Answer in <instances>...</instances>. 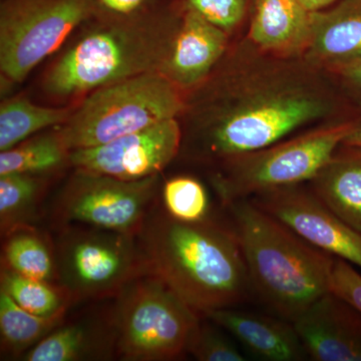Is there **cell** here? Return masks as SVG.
<instances>
[{
	"label": "cell",
	"instance_id": "obj_1",
	"mask_svg": "<svg viewBox=\"0 0 361 361\" xmlns=\"http://www.w3.org/2000/svg\"><path fill=\"white\" fill-rule=\"evenodd\" d=\"M137 238L151 272L199 314L234 307L253 292L232 226L180 222L152 210Z\"/></svg>",
	"mask_w": 361,
	"mask_h": 361
},
{
	"label": "cell",
	"instance_id": "obj_2",
	"mask_svg": "<svg viewBox=\"0 0 361 361\" xmlns=\"http://www.w3.org/2000/svg\"><path fill=\"white\" fill-rule=\"evenodd\" d=\"M226 208L243 251L252 290L280 318L293 323L329 291L336 257L248 199Z\"/></svg>",
	"mask_w": 361,
	"mask_h": 361
},
{
	"label": "cell",
	"instance_id": "obj_3",
	"mask_svg": "<svg viewBox=\"0 0 361 361\" xmlns=\"http://www.w3.org/2000/svg\"><path fill=\"white\" fill-rule=\"evenodd\" d=\"M176 30L142 21L97 26L82 35L54 63L45 78V90L54 96H75L160 73Z\"/></svg>",
	"mask_w": 361,
	"mask_h": 361
},
{
	"label": "cell",
	"instance_id": "obj_4",
	"mask_svg": "<svg viewBox=\"0 0 361 361\" xmlns=\"http://www.w3.org/2000/svg\"><path fill=\"white\" fill-rule=\"evenodd\" d=\"M182 109L178 87L157 71L92 90L58 133L70 152L92 148L175 118Z\"/></svg>",
	"mask_w": 361,
	"mask_h": 361
},
{
	"label": "cell",
	"instance_id": "obj_5",
	"mask_svg": "<svg viewBox=\"0 0 361 361\" xmlns=\"http://www.w3.org/2000/svg\"><path fill=\"white\" fill-rule=\"evenodd\" d=\"M198 313L153 273L118 293L111 317L115 348L123 360H174L188 353Z\"/></svg>",
	"mask_w": 361,
	"mask_h": 361
},
{
	"label": "cell",
	"instance_id": "obj_6",
	"mask_svg": "<svg viewBox=\"0 0 361 361\" xmlns=\"http://www.w3.org/2000/svg\"><path fill=\"white\" fill-rule=\"evenodd\" d=\"M56 245L59 285L71 300L118 294L137 277L152 273L137 236L68 225Z\"/></svg>",
	"mask_w": 361,
	"mask_h": 361
},
{
	"label": "cell",
	"instance_id": "obj_7",
	"mask_svg": "<svg viewBox=\"0 0 361 361\" xmlns=\"http://www.w3.org/2000/svg\"><path fill=\"white\" fill-rule=\"evenodd\" d=\"M353 123L318 130L278 146L228 160V172L216 180L223 205L249 196L312 180L357 128Z\"/></svg>",
	"mask_w": 361,
	"mask_h": 361
},
{
	"label": "cell",
	"instance_id": "obj_8",
	"mask_svg": "<svg viewBox=\"0 0 361 361\" xmlns=\"http://www.w3.org/2000/svg\"><path fill=\"white\" fill-rule=\"evenodd\" d=\"M92 0H11L0 14V70L21 82L90 18Z\"/></svg>",
	"mask_w": 361,
	"mask_h": 361
},
{
	"label": "cell",
	"instance_id": "obj_9",
	"mask_svg": "<svg viewBox=\"0 0 361 361\" xmlns=\"http://www.w3.org/2000/svg\"><path fill=\"white\" fill-rule=\"evenodd\" d=\"M159 175L125 180L78 172L54 206L59 225L75 223L97 229L139 236L153 210Z\"/></svg>",
	"mask_w": 361,
	"mask_h": 361
},
{
	"label": "cell",
	"instance_id": "obj_10",
	"mask_svg": "<svg viewBox=\"0 0 361 361\" xmlns=\"http://www.w3.org/2000/svg\"><path fill=\"white\" fill-rule=\"evenodd\" d=\"M324 106L320 99L301 92L259 97L214 121L204 135V152L228 161L268 148L319 118Z\"/></svg>",
	"mask_w": 361,
	"mask_h": 361
},
{
	"label": "cell",
	"instance_id": "obj_11",
	"mask_svg": "<svg viewBox=\"0 0 361 361\" xmlns=\"http://www.w3.org/2000/svg\"><path fill=\"white\" fill-rule=\"evenodd\" d=\"M182 132L175 118L101 146L70 152L78 172L137 180L159 175L179 154Z\"/></svg>",
	"mask_w": 361,
	"mask_h": 361
},
{
	"label": "cell",
	"instance_id": "obj_12",
	"mask_svg": "<svg viewBox=\"0 0 361 361\" xmlns=\"http://www.w3.org/2000/svg\"><path fill=\"white\" fill-rule=\"evenodd\" d=\"M297 185L254 195L251 201L311 245L361 268V233L346 224L312 192Z\"/></svg>",
	"mask_w": 361,
	"mask_h": 361
},
{
	"label": "cell",
	"instance_id": "obj_13",
	"mask_svg": "<svg viewBox=\"0 0 361 361\" xmlns=\"http://www.w3.org/2000/svg\"><path fill=\"white\" fill-rule=\"evenodd\" d=\"M306 353L315 361H361V313L326 292L293 322Z\"/></svg>",
	"mask_w": 361,
	"mask_h": 361
},
{
	"label": "cell",
	"instance_id": "obj_14",
	"mask_svg": "<svg viewBox=\"0 0 361 361\" xmlns=\"http://www.w3.org/2000/svg\"><path fill=\"white\" fill-rule=\"evenodd\" d=\"M226 42L224 30L188 8L160 73L176 87H191L208 75Z\"/></svg>",
	"mask_w": 361,
	"mask_h": 361
},
{
	"label": "cell",
	"instance_id": "obj_15",
	"mask_svg": "<svg viewBox=\"0 0 361 361\" xmlns=\"http://www.w3.org/2000/svg\"><path fill=\"white\" fill-rule=\"evenodd\" d=\"M205 317L229 331L251 353L269 361H297L308 356L293 323L235 310L220 308L207 312Z\"/></svg>",
	"mask_w": 361,
	"mask_h": 361
},
{
	"label": "cell",
	"instance_id": "obj_16",
	"mask_svg": "<svg viewBox=\"0 0 361 361\" xmlns=\"http://www.w3.org/2000/svg\"><path fill=\"white\" fill-rule=\"evenodd\" d=\"M343 145L313 178L312 193L337 217L361 233V147Z\"/></svg>",
	"mask_w": 361,
	"mask_h": 361
},
{
	"label": "cell",
	"instance_id": "obj_17",
	"mask_svg": "<svg viewBox=\"0 0 361 361\" xmlns=\"http://www.w3.org/2000/svg\"><path fill=\"white\" fill-rule=\"evenodd\" d=\"M310 42L317 56L342 68L360 59L361 0L311 13Z\"/></svg>",
	"mask_w": 361,
	"mask_h": 361
},
{
	"label": "cell",
	"instance_id": "obj_18",
	"mask_svg": "<svg viewBox=\"0 0 361 361\" xmlns=\"http://www.w3.org/2000/svg\"><path fill=\"white\" fill-rule=\"evenodd\" d=\"M310 13L297 0H256L251 39L264 49H295L310 42Z\"/></svg>",
	"mask_w": 361,
	"mask_h": 361
},
{
	"label": "cell",
	"instance_id": "obj_19",
	"mask_svg": "<svg viewBox=\"0 0 361 361\" xmlns=\"http://www.w3.org/2000/svg\"><path fill=\"white\" fill-rule=\"evenodd\" d=\"M66 310L54 314H33L0 289V336L2 351L18 355L44 338L65 320Z\"/></svg>",
	"mask_w": 361,
	"mask_h": 361
},
{
	"label": "cell",
	"instance_id": "obj_20",
	"mask_svg": "<svg viewBox=\"0 0 361 361\" xmlns=\"http://www.w3.org/2000/svg\"><path fill=\"white\" fill-rule=\"evenodd\" d=\"M85 323H73L52 330L25 356L28 361H77L102 357L109 350L104 334H96Z\"/></svg>",
	"mask_w": 361,
	"mask_h": 361
},
{
	"label": "cell",
	"instance_id": "obj_21",
	"mask_svg": "<svg viewBox=\"0 0 361 361\" xmlns=\"http://www.w3.org/2000/svg\"><path fill=\"white\" fill-rule=\"evenodd\" d=\"M71 113L70 109L37 106L25 97L4 102L0 106V151L13 148L39 130L59 127Z\"/></svg>",
	"mask_w": 361,
	"mask_h": 361
},
{
	"label": "cell",
	"instance_id": "obj_22",
	"mask_svg": "<svg viewBox=\"0 0 361 361\" xmlns=\"http://www.w3.org/2000/svg\"><path fill=\"white\" fill-rule=\"evenodd\" d=\"M2 265L33 279L49 282L58 279L56 254L32 226L16 230L6 237Z\"/></svg>",
	"mask_w": 361,
	"mask_h": 361
},
{
	"label": "cell",
	"instance_id": "obj_23",
	"mask_svg": "<svg viewBox=\"0 0 361 361\" xmlns=\"http://www.w3.org/2000/svg\"><path fill=\"white\" fill-rule=\"evenodd\" d=\"M70 163V151L58 132L25 140L0 153V176L40 175Z\"/></svg>",
	"mask_w": 361,
	"mask_h": 361
},
{
	"label": "cell",
	"instance_id": "obj_24",
	"mask_svg": "<svg viewBox=\"0 0 361 361\" xmlns=\"http://www.w3.org/2000/svg\"><path fill=\"white\" fill-rule=\"evenodd\" d=\"M37 176H0V229L4 238L16 230L30 227L42 194Z\"/></svg>",
	"mask_w": 361,
	"mask_h": 361
},
{
	"label": "cell",
	"instance_id": "obj_25",
	"mask_svg": "<svg viewBox=\"0 0 361 361\" xmlns=\"http://www.w3.org/2000/svg\"><path fill=\"white\" fill-rule=\"evenodd\" d=\"M1 290L33 314L47 316L68 308L71 298L61 285L23 276L6 266L1 267Z\"/></svg>",
	"mask_w": 361,
	"mask_h": 361
},
{
	"label": "cell",
	"instance_id": "obj_26",
	"mask_svg": "<svg viewBox=\"0 0 361 361\" xmlns=\"http://www.w3.org/2000/svg\"><path fill=\"white\" fill-rule=\"evenodd\" d=\"M166 213L180 222L195 223L208 219L210 202L205 187L186 176L168 180L161 190Z\"/></svg>",
	"mask_w": 361,
	"mask_h": 361
},
{
	"label": "cell",
	"instance_id": "obj_27",
	"mask_svg": "<svg viewBox=\"0 0 361 361\" xmlns=\"http://www.w3.org/2000/svg\"><path fill=\"white\" fill-rule=\"evenodd\" d=\"M188 353L200 361H244L243 353L234 343L209 324H201L195 330Z\"/></svg>",
	"mask_w": 361,
	"mask_h": 361
},
{
	"label": "cell",
	"instance_id": "obj_28",
	"mask_svg": "<svg viewBox=\"0 0 361 361\" xmlns=\"http://www.w3.org/2000/svg\"><path fill=\"white\" fill-rule=\"evenodd\" d=\"M187 2L190 9L226 32L242 20L248 0H187Z\"/></svg>",
	"mask_w": 361,
	"mask_h": 361
},
{
	"label": "cell",
	"instance_id": "obj_29",
	"mask_svg": "<svg viewBox=\"0 0 361 361\" xmlns=\"http://www.w3.org/2000/svg\"><path fill=\"white\" fill-rule=\"evenodd\" d=\"M329 291L344 299L361 313V275L350 263L334 259L329 278Z\"/></svg>",
	"mask_w": 361,
	"mask_h": 361
},
{
	"label": "cell",
	"instance_id": "obj_30",
	"mask_svg": "<svg viewBox=\"0 0 361 361\" xmlns=\"http://www.w3.org/2000/svg\"><path fill=\"white\" fill-rule=\"evenodd\" d=\"M102 6L111 13L120 16H130L140 8L147 0H99Z\"/></svg>",
	"mask_w": 361,
	"mask_h": 361
},
{
	"label": "cell",
	"instance_id": "obj_31",
	"mask_svg": "<svg viewBox=\"0 0 361 361\" xmlns=\"http://www.w3.org/2000/svg\"><path fill=\"white\" fill-rule=\"evenodd\" d=\"M342 68L348 82L361 94V59Z\"/></svg>",
	"mask_w": 361,
	"mask_h": 361
},
{
	"label": "cell",
	"instance_id": "obj_32",
	"mask_svg": "<svg viewBox=\"0 0 361 361\" xmlns=\"http://www.w3.org/2000/svg\"><path fill=\"white\" fill-rule=\"evenodd\" d=\"M310 13L323 11L327 6H331L336 0H297Z\"/></svg>",
	"mask_w": 361,
	"mask_h": 361
},
{
	"label": "cell",
	"instance_id": "obj_33",
	"mask_svg": "<svg viewBox=\"0 0 361 361\" xmlns=\"http://www.w3.org/2000/svg\"><path fill=\"white\" fill-rule=\"evenodd\" d=\"M343 144L348 146L361 147V127H357L344 140Z\"/></svg>",
	"mask_w": 361,
	"mask_h": 361
}]
</instances>
